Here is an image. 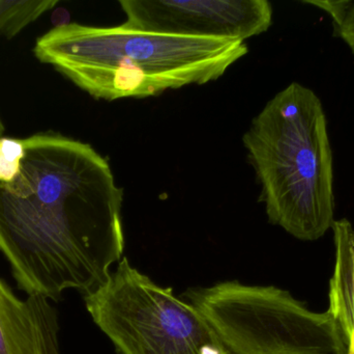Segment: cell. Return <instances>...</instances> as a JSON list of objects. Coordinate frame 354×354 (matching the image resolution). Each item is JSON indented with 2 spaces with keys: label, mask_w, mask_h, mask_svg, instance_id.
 <instances>
[{
  "label": "cell",
  "mask_w": 354,
  "mask_h": 354,
  "mask_svg": "<svg viewBox=\"0 0 354 354\" xmlns=\"http://www.w3.org/2000/svg\"><path fill=\"white\" fill-rule=\"evenodd\" d=\"M24 145L18 176L0 183V254L28 297L86 294L124 258V191L88 143L45 132Z\"/></svg>",
  "instance_id": "1"
},
{
  "label": "cell",
  "mask_w": 354,
  "mask_h": 354,
  "mask_svg": "<svg viewBox=\"0 0 354 354\" xmlns=\"http://www.w3.org/2000/svg\"><path fill=\"white\" fill-rule=\"evenodd\" d=\"M234 39L183 37L80 23L56 25L39 37L35 57L95 99L155 97L218 80L247 55Z\"/></svg>",
  "instance_id": "2"
},
{
  "label": "cell",
  "mask_w": 354,
  "mask_h": 354,
  "mask_svg": "<svg viewBox=\"0 0 354 354\" xmlns=\"http://www.w3.org/2000/svg\"><path fill=\"white\" fill-rule=\"evenodd\" d=\"M268 220L315 241L335 222L334 163L322 100L292 82L252 121L243 137Z\"/></svg>",
  "instance_id": "3"
},
{
  "label": "cell",
  "mask_w": 354,
  "mask_h": 354,
  "mask_svg": "<svg viewBox=\"0 0 354 354\" xmlns=\"http://www.w3.org/2000/svg\"><path fill=\"white\" fill-rule=\"evenodd\" d=\"M183 299L205 318L228 354H351L330 312H316L276 286L223 281Z\"/></svg>",
  "instance_id": "4"
},
{
  "label": "cell",
  "mask_w": 354,
  "mask_h": 354,
  "mask_svg": "<svg viewBox=\"0 0 354 354\" xmlns=\"http://www.w3.org/2000/svg\"><path fill=\"white\" fill-rule=\"evenodd\" d=\"M83 299L118 354H228L194 306L127 257Z\"/></svg>",
  "instance_id": "5"
},
{
  "label": "cell",
  "mask_w": 354,
  "mask_h": 354,
  "mask_svg": "<svg viewBox=\"0 0 354 354\" xmlns=\"http://www.w3.org/2000/svg\"><path fill=\"white\" fill-rule=\"evenodd\" d=\"M130 28L183 37L245 42L272 23L268 0H122Z\"/></svg>",
  "instance_id": "6"
},
{
  "label": "cell",
  "mask_w": 354,
  "mask_h": 354,
  "mask_svg": "<svg viewBox=\"0 0 354 354\" xmlns=\"http://www.w3.org/2000/svg\"><path fill=\"white\" fill-rule=\"evenodd\" d=\"M0 354H41L28 301H21L0 278Z\"/></svg>",
  "instance_id": "7"
},
{
  "label": "cell",
  "mask_w": 354,
  "mask_h": 354,
  "mask_svg": "<svg viewBox=\"0 0 354 354\" xmlns=\"http://www.w3.org/2000/svg\"><path fill=\"white\" fill-rule=\"evenodd\" d=\"M57 3L56 0H0V37H16Z\"/></svg>",
  "instance_id": "8"
},
{
  "label": "cell",
  "mask_w": 354,
  "mask_h": 354,
  "mask_svg": "<svg viewBox=\"0 0 354 354\" xmlns=\"http://www.w3.org/2000/svg\"><path fill=\"white\" fill-rule=\"evenodd\" d=\"M27 301L37 326L41 354H60L58 341L59 326L55 308L43 297H29Z\"/></svg>",
  "instance_id": "9"
},
{
  "label": "cell",
  "mask_w": 354,
  "mask_h": 354,
  "mask_svg": "<svg viewBox=\"0 0 354 354\" xmlns=\"http://www.w3.org/2000/svg\"><path fill=\"white\" fill-rule=\"evenodd\" d=\"M332 19L334 35L340 37L354 55V0H304Z\"/></svg>",
  "instance_id": "10"
},
{
  "label": "cell",
  "mask_w": 354,
  "mask_h": 354,
  "mask_svg": "<svg viewBox=\"0 0 354 354\" xmlns=\"http://www.w3.org/2000/svg\"><path fill=\"white\" fill-rule=\"evenodd\" d=\"M25 156L24 139H0V183H10L20 172Z\"/></svg>",
  "instance_id": "11"
},
{
  "label": "cell",
  "mask_w": 354,
  "mask_h": 354,
  "mask_svg": "<svg viewBox=\"0 0 354 354\" xmlns=\"http://www.w3.org/2000/svg\"><path fill=\"white\" fill-rule=\"evenodd\" d=\"M4 130H6V129H4L3 123H2L1 118H0V139L3 137Z\"/></svg>",
  "instance_id": "12"
},
{
  "label": "cell",
  "mask_w": 354,
  "mask_h": 354,
  "mask_svg": "<svg viewBox=\"0 0 354 354\" xmlns=\"http://www.w3.org/2000/svg\"><path fill=\"white\" fill-rule=\"evenodd\" d=\"M351 353L354 354V342L353 343V345H351Z\"/></svg>",
  "instance_id": "13"
}]
</instances>
